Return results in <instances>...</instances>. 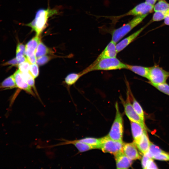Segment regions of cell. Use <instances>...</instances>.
I'll return each instance as SVG.
<instances>
[{"mask_svg": "<svg viewBox=\"0 0 169 169\" xmlns=\"http://www.w3.org/2000/svg\"><path fill=\"white\" fill-rule=\"evenodd\" d=\"M57 13L56 9H39L37 11L34 19L26 25L30 27L36 33V35L40 36L46 27L49 18Z\"/></svg>", "mask_w": 169, "mask_h": 169, "instance_id": "obj_1", "label": "cell"}, {"mask_svg": "<svg viewBox=\"0 0 169 169\" xmlns=\"http://www.w3.org/2000/svg\"><path fill=\"white\" fill-rule=\"evenodd\" d=\"M122 69H127V64H124L116 57L101 60L95 65L88 67L82 72L83 74L95 70H110Z\"/></svg>", "mask_w": 169, "mask_h": 169, "instance_id": "obj_2", "label": "cell"}, {"mask_svg": "<svg viewBox=\"0 0 169 169\" xmlns=\"http://www.w3.org/2000/svg\"><path fill=\"white\" fill-rule=\"evenodd\" d=\"M147 15L136 16L127 23L124 24L119 28L114 29L111 33L112 35L111 40L116 43L140 23Z\"/></svg>", "mask_w": 169, "mask_h": 169, "instance_id": "obj_3", "label": "cell"}, {"mask_svg": "<svg viewBox=\"0 0 169 169\" xmlns=\"http://www.w3.org/2000/svg\"><path fill=\"white\" fill-rule=\"evenodd\" d=\"M115 106L116 110L115 118L107 136L112 140L123 141V120L119 110L117 102H116Z\"/></svg>", "mask_w": 169, "mask_h": 169, "instance_id": "obj_4", "label": "cell"}, {"mask_svg": "<svg viewBox=\"0 0 169 169\" xmlns=\"http://www.w3.org/2000/svg\"><path fill=\"white\" fill-rule=\"evenodd\" d=\"M169 78V71L164 69L157 64L149 67L146 77L148 83L151 85L166 83Z\"/></svg>", "mask_w": 169, "mask_h": 169, "instance_id": "obj_5", "label": "cell"}, {"mask_svg": "<svg viewBox=\"0 0 169 169\" xmlns=\"http://www.w3.org/2000/svg\"><path fill=\"white\" fill-rule=\"evenodd\" d=\"M127 86L126 99L125 100H123L122 96H120V98L121 100L124 109V111L130 121L137 123L140 125L145 129L146 130V126L144 123V121L142 120L136 113L135 111L132 104L131 102V96L130 95V88L128 84L126 83Z\"/></svg>", "mask_w": 169, "mask_h": 169, "instance_id": "obj_6", "label": "cell"}, {"mask_svg": "<svg viewBox=\"0 0 169 169\" xmlns=\"http://www.w3.org/2000/svg\"><path fill=\"white\" fill-rule=\"evenodd\" d=\"M124 143L123 141H115L107 135L100 138V149L103 152L113 154L123 151Z\"/></svg>", "mask_w": 169, "mask_h": 169, "instance_id": "obj_7", "label": "cell"}, {"mask_svg": "<svg viewBox=\"0 0 169 169\" xmlns=\"http://www.w3.org/2000/svg\"><path fill=\"white\" fill-rule=\"evenodd\" d=\"M154 8V5L149 4L146 2L138 4L127 13L119 16L120 19L124 17L132 15L137 16L148 14L152 12Z\"/></svg>", "mask_w": 169, "mask_h": 169, "instance_id": "obj_8", "label": "cell"}, {"mask_svg": "<svg viewBox=\"0 0 169 169\" xmlns=\"http://www.w3.org/2000/svg\"><path fill=\"white\" fill-rule=\"evenodd\" d=\"M116 44L111 40L95 61L89 66H91L95 65L103 59L116 57L118 53L116 50Z\"/></svg>", "mask_w": 169, "mask_h": 169, "instance_id": "obj_9", "label": "cell"}, {"mask_svg": "<svg viewBox=\"0 0 169 169\" xmlns=\"http://www.w3.org/2000/svg\"><path fill=\"white\" fill-rule=\"evenodd\" d=\"M123 152L127 157L132 160L140 159L141 158L137 147L134 142L124 143Z\"/></svg>", "mask_w": 169, "mask_h": 169, "instance_id": "obj_10", "label": "cell"}, {"mask_svg": "<svg viewBox=\"0 0 169 169\" xmlns=\"http://www.w3.org/2000/svg\"><path fill=\"white\" fill-rule=\"evenodd\" d=\"M147 25L142 27L128 37L124 38L116 45L117 53L122 50L130 43L133 42L145 28Z\"/></svg>", "mask_w": 169, "mask_h": 169, "instance_id": "obj_11", "label": "cell"}, {"mask_svg": "<svg viewBox=\"0 0 169 169\" xmlns=\"http://www.w3.org/2000/svg\"><path fill=\"white\" fill-rule=\"evenodd\" d=\"M17 87L23 90L29 94L34 96L31 87L28 84L24 79L22 73L18 69L13 74Z\"/></svg>", "mask_w": 169, "mask_h": 169, "instance_id": "obj_12", "label": "cell"}, {"mask_svg": "<svg viewBox=\"0 0 169 169\" xmlns=\"http://www.w3.org/2000/svg\"><path fill=\"white\" fill-rule=\"evenodd\" d=\"M114 156L117 169H128L131 166L132 160L127 157L123 151Z\"/></svg>", "mask_w": 169, "mask_h": 169, "instance_id": "obj_13", "label": "cell"}, {"mask_svg": "<svg viewBox=\"0 0 169 169\" xmlns=\"http://www.w3.org/2000/svg\"><path fill=\"white\" fill-rule=\"evenodd\" d=\"M40 40V36L36 35L28 42L25 46V55L26 58L35 56V51Z\"/></svg>", "mask_w": 169, "mask_h": 169, "instance_id": "obj_14", "label": "cell"}, {"mask_svg": "<svg viewBox=\"0 0 169 169\" xmlns=\"http://www.w3.org/2000/svg\"><path fill=\"white\" fill-rule=\"evenodd\" d=\"M150 143L146 130H145L140 139L135 143L137 149L143 155L148 151Z\"/></svg>", "mask_w": 169, "mask_h": 169, "instance_id": "obj_15", "label": "cell"}, {"mask_svg": "<svg viewBox=\"0 0 169 169\" xmlns=\"http://www.w3.org/2000/svg\"><path fill=\"white\" fill-rule=\"evenodd\" d=\"M131 132L134 139V142H137L142 136L145 129L138 123L130 121Z\"/></svg>", "mask_w": 169, "mask_h": 169, "instance_id": "obj_16", "label": "cell"}, {"mask_svg": "<svg viewBox=\"0 0 169 169\" xmlns=\"http://www.w3.org/2000/svg\"><path fill=\"white\" fill-rule=\"evenodd\" d=\"M127 65V69L140 76L146 78L149 71V67L128 64Z\"/></svg>", "mask_w": 169, "mask_h": 169, "instance_id": "obj_17", "label": "cell"}, {"mask_svg": "<svg viewBox=\"0 0 169 169\" xmlns=\"http://www.w3.org/2000/svg\"><path fill=\"white\" fill-rule=\"evenodd\" d=\"M25 46L23 44L18 43L16 49V59L19 64L27 60L25 55Z\"/></svg>", "mask_w": 169, "mask_h": 169, "instance_id": "obj_18", "label": "cell"}, {"mask_svg": "<svg viewBox=\"0 0 169 169\" xmlns=\"http://www.w3.org/2000/svg\"><path fill=\"white\" fill-rule=\"evenodd\" d=\"M13 74L5 79L1 83L0 89H9L17 88Z\"/></svg>", "mask_w": 169, "mask_h": 169, "instance_id": "obj_19", "label": "cell"}, {"mask_svg": "<svg viewBox=\"0 0 169 169\" xmlns=\"http://www.w3.org/2000/svg\"><path fill=\"white\" fill-rule=\"evenodd\" d=\"M51 52V50L47 47L41 40L36 49L35 54L37 58Z\"/></svg>", "mask_w": 169, "mask_h": 169, "instance_id": "obj_20", "label": "cell"}, {"mask_svg": "<svg viewBox=\"0 0 169 169\" xmlns=\"http://www.w3.org/2000/svg\"><path fill=\"white\" fill-rule=\"evenodd\" d=\"M130 92L131 97L132 100V105L135 111L141 119L144 121V114L141 106L134 97L130 89Z\"/></svg>", "mask_w": 169, "mask_h": 169, "instance_id": "obj_21", "label": "cell"}, {"mask_svg": "<svg viewBox=\"0 0 169 169\" xmlns=\"http://www.w3.org/2000/svg\"><path fill=\"white\" fill-rule=\"evenodd\" d=\"M163 151L158 146L154 145L151 142L148 151L144 154L151 159L154 156L156 155Z\"/></svg>", "mask_w": 169, "mask_h": 169, "instance_id": "obj_22", "label": "cell"}, {"mask_svg": "<svg viewBox=\"0 0 169 169\" xmlns=\"http://www.w3.org/2000/svg\"><path fill=\"white\" fill-rule=\"evenodd\" d=\"M78 140L79 141L93 146L95 147L96 149H100V138L87 137Z\"/></svg>", "mask_w": 169, "mask_h": 169, "instance_id": "obj_23", "label": "cell"}, {"mask_svg": "<svg viewBox=\"0 0 169 169\" xmlns=\"http://www.w3.org/2000/svg\"><path fill=\"white\" fill-rule=\"evenodd\" d=\"M82 72L79 73H71L65 78V82L69 85L74 84L81 76L83 75Z\"/></svg>", "mask_w": 169, "mask_h": 169, "instance_id": "obj_24", "label": "cell"}, {"mask_svg": "<svg viewBox=\"0 0 169 169\" xmlns=\"http://www.w3.org/2000/svg\"><path fill=\"white\" fill-rule=\"evenodd\" d=\"M155 11L167 12L169 11V3L164 0H160L154 6Z\"/></svg>", "mask_w": 169, "mask_h": 169, "instance_id": "obj_25", "label": "cell"}, {"mask_svg": "<svg viewBox=\"0 0 169 169\" xmlns=\"http://www.w3.org/2000/svg\"><path fill=\"white\" fill-rule=\"evenodd\" d=\"M152 85L160 91L169 96V85L166 83Z\"/></svg>", "mask_w": 169, "mask_h": 169, "instance_id": "obj_26", "label": "cell"}, {"mask_svg": "<svg viewBox=\"0 0 169 169\" xmlns=\"http://www.w3.org/2000/svg\"><path fill=\"white\" fill-rule=\"evenodd\" d=\"M22 73L24 79L28 84L31 87L35 89L34 78L33 77L29 72L25 73Z\"/></svg>", "mask_w": 169, "mask_h": 169, "instance_id": "obj_27", "label": "cell"}, {"mask_svg": "<svg viewBox=\"0 0 169 169\" xmlns=\"http://www.w3.org/2000/svg\"><path fill=\"white\" fill-rule=\"evenodd\" d=\"M29 72L34 79L38 76L39 70L38 64L36 63L30 64Z\"/></svg>", "mask_w": 169, "mask_h": 169, "instance_id": "obj_28", "label": "cell"}, {"mask_svg": "<svg viewBox=\"0 0 169 169\" xmlns=\"http://www.w3.org/2000/svg\"><path fill=\"white\" fill-rule=\"evenodd\" d=\"M30 64L28 61L27 60L19 63L18 67L19 70L22 73L28 72Z\"/></svg>", "mask_w": 169, "mask_h": 169, "instance_id": "obj_29", "label": "cell"}, {"mask_svg": "<svg viewBox=\"0 0 169 169\" xmlns=\"http://www.w3.org/2000/svg\"><path fill=\"white\" fill-rule=\"evenodd\" d=\"M166 12L155 11L153 15L152 21H159L164 19Z\"/></svg>", "mask_w": 169, "mask_h": 169, "instance_id": "obj_30", "label": "cell"}, {"mask_svg": "<svg viewBox=\"0 0 169 169\" xmlns=\"http://www.w3.org/2000/svg\"><path fill=\"white\" fill-rule=\"evenodd\" d=\"M152 159L162 161H169V154L163 151L153 156Z\"/></svg>", "mask_w": 169, "mask_h": 169, "instance_id": "obj_31", "label": "cell"}, {"mask_svg": "<svg viewBox=\"0 0 169 169\" xmlns=\"http://www.w3.org/2000/svg\"><path fill=\"white\" fill-rule=\"evenodd\" d=\"M51 58V56L46 55L37 58L36 63L38 65H43L47 63Z\"/></svg>", "mask_w": 169, "mask_h": 169, "instance_id": "obj_32", "label": "cell"}, {"mask_svg": "<svg viewBox=\"0 0 169 169\" xmlns=\"http://www.w3.org/2000/svg\"><path fill=\"white\" fill-rule=\"evenodd\" d=\"M18 64L19 63L15 58L3 64V65H10L11 66H18Z\"/></svg>", "mask_w": 169, "mask_h": 169, "instance_id": "obj_33", "label": "cell"}, {"mask_svg": "<svg viewBox=\"0 0 169 169\" xmlns=\"http://www.w3.org/2000/svg\"><path fill=\"white\" fill-rule=\"evenodd\" d=\"M151 158L148 157L145 155H143L141 159V165L143 168L146 169L148 162Z\"/></svg>", "mask_w": 169, "mask_h": 169, "instance_id": "obj_34", "label": "cell"}, {"mask_svg": "<svg viewBox=\"0 0 169 169\" xmlns=\"http://www.w3.org/2000/svg\"><path fill=\"white\" fill-rule=\"evenodd\" d=\"M152 159H150L149 160L146 169H158V168Z\"/></svg>", "mask_w": 169, "mask_h": 169, "instance_id": "obj_35", "label": "cell"}, {"mask_svg": "<svg viewBox=\"0 0 169 169\" xmlns=\"http://www.w3.org/2000/svg\"><path fill=\"white\" fill-rule=\"evenodd\" d=\"M164 19L165 24L169 26V11L166 12Z\"/></svg>", "mask_w": 169, "mask_h": 169, "instance_id": "obj_36", "label": "cell"}, {"mask_svg": "<svg viewBox=\"0 0 169 169\" xmlns=\"http://www.w3.org/2000/svg\"><path fill=\"white\" fill-rule=\"evenodd\" d=\"M157 0H146V2L149 4L154 5Z\"/></svg>", "mask_w": 169, "mask_h": 169, "instance_id": "obj_37", "label": "cell"}]
</instances>
